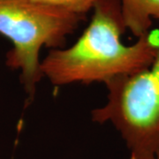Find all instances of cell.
<instances>
[{
	"label": "cell",
	"instance_id": "cell-4",
	"mask_svg": "<svg viewBox=\"0 0 159 159\" xmlns=\"http://www.w3.org/2000/svg\"><path fill=\"white\" fill-rule=\"evenodd\" d=\"M125 29L137 38L151 30L152 20H159V0H119Z\"/></svg>",
	"mask_w": 159,
	"mask_h": 159
},
{
	"label": "cell",
	"instance_id": "cell-3",
	"mask_svg": "<svg viewBox=\"0 0 159 159\" xmlns=\"http://www.w3.org/2000/svg\"><path fill=\"white\" fill-rule=\"evenodd\" d=\"M106 103L91 115L111 122L129 150V159H156L159 152V48L150 66L105 83Z\"/></svg>",
	"mask_w": 159,
	"mask_h": 159
},
{
	"label": "cell",
	"instance_id": "cell-1",
	"mask_svg": "<svg viewBox=\"0 0 159 159\" xmlns=\"http://www.w3.org/2000/svg\"><path fill=\"white\" fill-rule=\"evenodd\" d=\"M87 29L66 49H53L41 61L43 77L54 86L103 82L150 66L159 48V29L125 45L119 0H97Z\"/></svg>",
	"mask_w": 159,
	"mask_h": 159
},
{
	"label": "cell",
	"instance_id": "cell-5",
	"mask_svg": "<svg viewBox=\"0 0 159 159\" xmlns=\"http://www.w3.org/2000/svg\"><path fill=\"white\" fill-rule=\"evenodd\" d=\"M40 4L57 7L85 16L93 10L97 0H32Z\"/></svg>",
	"mask_w": 159,
	"mask_h": 159
},
{
	"label": "cell",
	"instance_id": "cell-6",
	"mask_svg": "<svg viewBox=\"0 0 159 159\" xmlns=\"http://www.w3.org/2000/svg\"><path fill=\"white\" fill-rule=\"evenodd\" d=\"M156 159H159V152L157 154V157H156Z\"/></svg>",
	"mask_w": 159,
	"mask_h": 159
},
{
	"label": "cell",
	"instance_id": "cell-2",
	"mask_svg": "<svg viewBox=\"0 0 159 159\" xmlns=\"http://www.w3.org/2000/svg\"><path fill=\"white\" fill-rule=\"evenodd\" d=\"M85 16L32 0H0V34L12 43L6 64L20 70V79L29 101L43 77L40 51L43 47L62 49L67 36Z\"/></svg>",
	"mask_w": 159,
	"mask_h": 159
}]
</instances>
